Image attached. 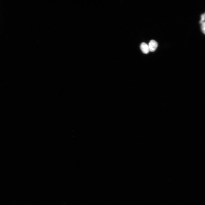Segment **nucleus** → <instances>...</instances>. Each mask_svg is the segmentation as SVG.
Returning a JSON list of instances; mask_svg holds the SVG:
<instances>
[{
    "label": "nucleus",
    "instance_id": "obj_4",
    "mask_svg": "<svg viewBox=\"0 0 205 205\" xmlns=\"http://www.w3.org/2000/svg\"><path fill=\"white\" fill-rule=\"evenodd\" d=\"M205 19V15L204 14H202L201 15V20L200 21V22L201 23H202L203 22V21Z\"/></svg>",
    "mask_w": 205,
    "mask_h": 205
},
{
    "label": "nucleus",
    "instance_id": "obj_1",
    "mask_svg": "<svg viewBox=\"0 0 205 205\" xmlns=\"http://www.w3.org/2000/svg\"><path fill=\"white\" fill-rule=\"evenodd\" d=\"M148 46L149 51L153 52L155 51L156 49L158 46V44L156 41L152 40L150 41Z\"/></svg>",
    "mask_w": 205,
    "mask_h": 205
},
{
    "label": "nucleus",
    "instance_id": "obj_5",
    "mask_svg": "<svg viewBox=\"0 0 205 205\" xmlns=\"http://www.w3.org/2000/svg\"></svg>",
    "mask_w": 205,
    "mask_h": 205
},
{
    "label": "nucleus",
    "instance_id": "obj_2",
    "mask_svg": "<svg viewBox=\"0 0 205 205\" xmlns=\"http://www.w3.org/2000/svg\"><path fill=\"white\" fill-rule=\"evenodd\" d=\"M140 48L142 52L145 54L148 53L149 51L148 45L145 42H142L141 44Z\"/></svg>",
    "mask_w": 205,
    "mask_h": 205
},
{
    "label": "nucleus",
    "instance_id": "obj_3",
    "mask_svg": "<svg viewBox=\"0 0 205 205\" xmlns=\"http://www.w3.org/2000/svg\"><path fill=\"white\" fill-rule=\"evenodd\" d=\"M202 30L203 32L205 34V22H203L202 23Z\"/></svg>",
    "mask_w": 205,
    "mask_h": 205
}]
</instances>
